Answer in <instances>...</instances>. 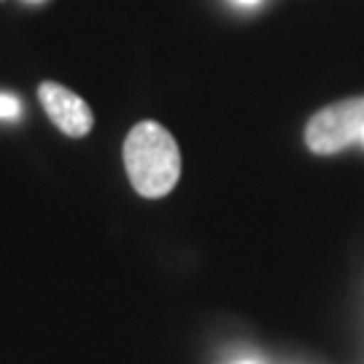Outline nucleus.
Here are the masks:
<instances>
[{
	"label": "nucleus",
	"instance_id": "6",
	"mask_svg": "<svg viewBox=\"0 0 364 364\" xmlns=\"http://www.w3.org/2000/svg\"><path fill=\"white\" fill-rule=\"evenodd\" d=\"M27 3H43V0H27Z\"/></svg>",
	"mask_w": 364,
	"mask_h": 364
},
{
	"label": "nucleus",
	"instance_id": "1",
	"mask_svg": "<svg viewBox=\"0 0 364 364\" xmlns=\"http://www.w3.org/2000/svg\"><path fill=\"white\" fill-rule=\"evenodd\" d=\"M124 170L132 189L146 200H159L181 178V149L159 122H138L124 138Z\"/></svg>",
	"mask_w": 364,
	"mask_h": 364
},
{
	"label": "nucleus",
	"instance_id": "5",
	"mask_svg": "<svg viewBox=\"0 0 364 364\" xmlns=\"http://www.w3.org/2000/svg\"><path fill=\"white\" fill-rule=\"evenodd\" d=\"M240 6H254V3H259V0H237Z\"/></svg>",
	"mask_w": 364,
	"mask_h": 364
},
{
	"label": "nucleus",
	"instance_id": "8",
	"mask_svg": "<svg viewBox=\"0 0 364 364\" xmlns=\"http://www.w3.org/2000/svg\"><path fill=\"white\" fill-rule=\"evenodd\" d=\"M362 144H364V130H362Z\"/></svg>",
	"mask_w": 364,
	"mask_h": 364
},
{
	"label": "nucleus",
	"instance_id": "7",
	"mask_svg": "<svg viewBox=\"0 0 364 364\" xmlns=\"http://www.w3.org/2000/svg\"><path fill=\"white\" fill-rule=\"evenodd\" d=\"M240 364H257V362H240Z\"/></svg>",
	"mask_w": 364,
	"mask_h": 364
},
{
	"label": "nucleus",
	"instance_id": "2",
	"mask_svg": "<svg viewBox=\"0 0 364 364\" xmlns=\"http://www.w3.org/2000/svg\"><path fill=\"white\" fill-rule=\"evenodd\" d=\"M364 97H348L313 114L305 127V144L313 154H338L362 141Z\"/></svg>",
	"mask_w": 364,
	"mask_h": 364
},
{
	"label": "nucleus",
	"instance_id": "3",
	"mask_svg": "<svg viewBox=\"0 0 364 364\" xmlns=\"http://www.w3.org/2000/svg\"><path fill=\"white\" fill-rule=\"evenodd\" d=\"M38 100L43 105V111L49 114L54 127L68 138H84L95 127V114H92L90 103L73 90L57 84V81H43L41 84Z\"/></svg>",
	"mask_w": 364,
	"mask_h": 364
},
{
	"label": "nucleus",
	"instance_id": "4",
	"mask_svg": "<svg viewBox=\"0 0 364 364\" xmlns=\"http://www.w3.org/2000/svg\"><path fill=\"white\" fill-rule=\"evenodd\" d=\"M19 114H22V103L14 95L0 92V119H16Z\"/></svg>",
	"mask_w": 364,
	"mask_h": 364
}]
</instances>
